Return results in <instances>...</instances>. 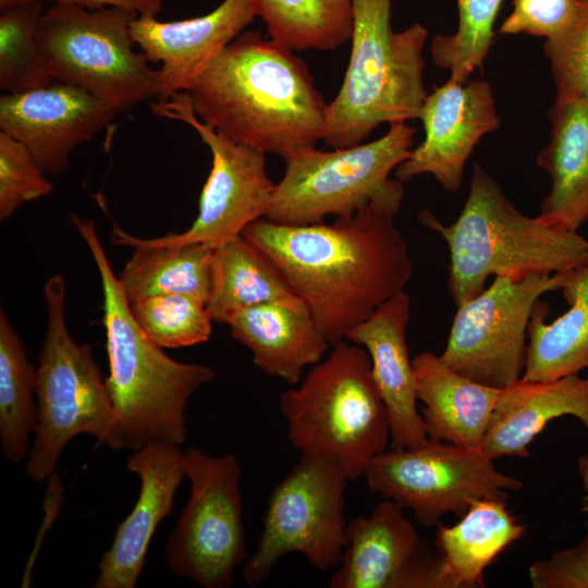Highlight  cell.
<instances>
[{
    "label": "cell",
    "instance_id": "1",
    "mask_svg": "<svg viewBox=\"0 0 588 588\" xmlns=\"http://www.w3.org/2000/svg\"><path fill=\"white\" fill-rule=\"evenodd\" d=\"M242 235L282 272L331 346L404 292L412 275L394 216L371 207L332 223L289 225L261 218Z\"/></svg>",
    "mask_w": 588,
    "mask_h": 588
},
{
    "label": "cell",
    "instance_id": "2",
    "mask_svg": "<svg viewBox=\"0 0 588 588\" xmlns=\"http://www.w3.org/2000/svg\"><path fill=\"white\" fill-rule=\"evenodd\" d=\"M187 93L201 121L266 155L286 160L326 135L328 105L308 65L255 30L218 53Z\"/></svg>",
    "mask_w": 588,
    "mask_h": 588
},
{
    "label": "cell",
    "instance_id": "3",
    "mask_svg": "<svg viewBox=\"0 0 588 588\" xmlns=\"http://www.w3.org/2000/svg\"><path fill=\"white\" fill-rule=\"evenodd\" d=\"M418 220L449 247V291L456 307L480 294L491 275L519 280L588 265L585 236L541 215L528 217L519 211L478 163L453 223H442L427 209L418 213Z\"/></svg>",
    "mask_w": 588,
    "mask_h": 588
},
{
    "label": "cell",
    "instance_id": "4",
    "mask_svg": "<svg viewBox=\"0 0 588 588\" xmlns=\"http://www.w3.org/2000/svg\"><path fill=\"white\" fill-rule=\"evenodd\" d=\"M86 243L102 289V323L110 372L106 379L124 446L138 450L155 442L181 444L186 438L185 408L191 395L216 377L200 364L169 357L135 321L118 277L91 220L71 215Z\"/></svg>",
    "mask_w": 588,
    "mask_h": 588
},
{
    "label": "cell",
    "instance_id": "5",
    "mask_svg": "<svg viewBox=\"0 0 588 588\" xmlns=\"http://www.w3.org/2000/svg\"><path fill=\"white\" fill-rule=\"evenodd\" d=\"M392 0H353L348 65L327 107L324 143L332 148L362 144L382 123L419 118L427 97L422 50L428 30L415 23L391 25Z\"/></svg>",
    "mask_w": 588,
    "mask_h": 588
},
{
    "label": "cell",
    "instance_id": "6",
    "mask_svg": "<svg viewBox=\"0 0 588 588\" xmlns=\"http://www.w3.org/2000/svg\"><path fill=\"white\" fill-rule=\"evenodd\" d=\"M280 409L292 445L334 460L350 481L363 476L389 443L388 413L369 355L345 340L311 367L298 388L281 394Z\"/></svg>",
    "mask_w": 588,
    "mask_h": 588
},
{
    "label": "cell",
    "instance_id": "7",
    "mask_svg": "<svg viewBox=\"0 0 588 588\" xmlns=\"http://www.w3.org/2000/svg\"><path fill=\"white\" fill-rule=\"evenodd\" d=\"M47 328L36 369L37 425L26 473L42 482L56 471L71 439L93 436L98 445L124 446L106 379L89 344H77L65 318L66 286L61 274L44 285Z\"/></svg>",
    "mask_w": 588,
    "mask_h": 588
},
{
    "label": "cell",
    "instance_id": "8",
    "mask_svg": "<svg viewBox=\"0 0 588 588\" xmlns=\"http://www.w3.org/2000/svg\"><path fill=\"white\" fill-rule=\"evenodd\" d=\"M415 132L407 122L394 123L373 142L331 151L315 147L284 160V173L274 186L266 218L305 225L370 207L395 217L404 187L390 173L409 157Z\"/></svg>",
    "mask_w": 588,
    "mask_h": 588
},
{
    "label": "cell",
    "instance_id": "9",
    "mask_svg": "<svg viewBox=\"0 0 588 588\" xmlns=\"http://www.w3.org/2000/svg\"><path fill=\"white\" fill-rule=\"evenodd\" d=\"M135 17L117 8L53 3L40 19L37 38L54 82L79 88L119 112L157 96L159 70L134 50Z\"/></svg>",
    "mask_w": 588,
    "mask_h": 588
},
{
    "label": "cell",
    "instance_id": "10",
    "mask_svg": "<svg viewBox=\"0 0 588 588\" xmlns=\"http://www.w3.org/2000/svg\"><path fill=\"white\" fill-rule=\"evenodd\" d=\"M350 481L334 460L302 453L270 493L264 528L242 576L262 584L289 553L302 554L318 571L338 567L346 546L344 492Z\"/></svg>",
    "mask_w": 588,
    "mask_h": 588
},
{
    "label": "cell",
    "instance_id": "11",
    "mask_svg": "<svg viewBox=\"0 0 588 588\" xmlns=\"http://www.w3.org/2000/svg\"><path fill=\"white\" fill-rule=\"evenodd\" d=\"M191 494L166 543L171 572L204 588H228L246 560L241 467L233 454L184 452Z\"/></svg>",
    "mask_w": 588,
    "mask_h": 588
},
{
    "label": "cell",
    "instance_id": "12",
    "mask_svg": "<svg viewBox=\"0 0 588 588\" xmlns=\"http://www.w3.org/2000/svg\"><path fill=\"white\" fill-rule=\"evenodd\" d=\"M364 476L369 489L409 509L418 523L432 527L442 516H463L475 501L505 499L523 482L503 474L481 448L428 439L413 449L378 454Z\"/></svg>",
    "mask_w": 588,
    "mask_h": 588
},
{
    "label": "cell",
    "instance_id": "13",
    "mask_svg": "<svg viewBox=\"0 0 588 588\" xmlns=\"http://www.w3.org/2000/svg\"><path fill=\"white\" fill-rule=\"evenodd\" d=\"M569 272L495 278L457 306L441 359L462 376L497 389L519 380L534 308L543 294L561 290Z\"/></svg>",
    "mask_w": 588,
    "mask_h": 588
},
{
    "label": "cell",
    "instance_id": "14",
    "mask_svg": "<svg viewBox=\"0 0 588 588\" xmlns=\"http://www.w3.org/2000/svg\"><path fill=\"white\" fill-rule=\"evenodd\" d=\"M155 115L180 121L199 135L209 147L212 161L203 186L198 213L182 233L139 238L144 244L176 246L203 243L217 247L242 235L247 225L266 218L275 184L267 172L266 154L235 143L194 112L187 91L150 103Z\"/></svg>",
    "mask_w": 588,
    "mask_h": 588
},
{
    "label": "cell",
    "instance_id": "15",
    "mask_svg": "<svg viewBox=\"0 0 588 588\" xmlns=\"http://www.w3.org/2000/svg\"><path fill=\"white\" fill-rule=\"evenodd\" d=\"M418 119L425 138L396 167L395 177L406 182L431 174L444 189L457 192L473 149L482 136L500 126L490 83L449 78L427 95Z\"/></svg>",
    "mask_w": 588,
    "mask_h": 588
},
{
    "label": "cell",
    "instance_id": "16",
    "mask_svg": "<svg viewBox=\"0 0 588 588\" xmlns=\"http://www.w3.org/2000/svg\"><path fill=\"white\" fill-rule=\"evenodd\" d=\"M120 113L112 105L66 84L0 97V130L22 143L45 173L61 174L71 152Z\"/></svg>",
    "mask_w": 588,
    "mask_h": 588
},
{
    "label": "cell",
    "instance_id": "17",
    "mask_svg": "<svg viewBox=\"0 0 588 588\" xmlns=\"http://www.w3.org/2000/svg\"><path fill=\"white\" fill-rule=\"evenodd\" d=\"M257 16L255 0H224L211 12L181 21L137 16L131 34L146 58L160 63L158 100L187 91L207 64Z\"/></svg>",
    "mask_w": 588,
    "mask_h": 588
},
{
    "label": "cell",
    "instance_id": "18",
    "mask_svg": "<svg viewBox=\"0 0 588 588\" xmlns=\"http://www.w3.org/2000/svg\"><path fill=\"white\" fill-rule=\"evenodd\" d=\"M126 468L138 476L139 494L99 562L93 588L135 587L152 535L161 520L171 514L175 491L185 477L184 452L177 444L150 443L135 450Z\"/></svg>",
    "mask_w": 588,
    "mask_h": 588
},
{
    "label": "cell",
    "instance_id": "19",
    "mask_svg": "<svg viewBox=\"0 0 588 588\" xmlns=\"http://www.w3.org/2000/svg\"><path fill=\"white\" fill-rule=\"evenodd\" d=\"M409 307L408 295L401 292L345 336V341L364 347L369 355L394 449L417 448L428 440L424 418L417 411L414 370L405 338Z\"/></svg>",
    "mask_w": 588,
    "mask_h": 588
},
{
    "label": "cell",
    "instance_id": "20",
    "mask_svg": "<svg viewBox=\"0 0 588 588\" xmlns=\"http://www.w3.org/2000/svg\"><path fill=\"white\" fill-rule=\"evenodd\" d=\"M266 375L296 384L305 367L331 346L302 299L274 302L233 314L225 323Z\"/></svg>",
    "mask_w": 588,
    "mask_h": 588
},
{
    "label": "cell",
    "instance_id": "21",
    "mask_svg": "<svg viewBox=\"0 0 588 588\" xmlns=\"http://www.w3.org/2000/svg\"><path fill=\"white\" fill-rule=\"evenodd\" d=\"M574 416L588 430V378L523 380L501 389L481 450L492 460L526 457L528 446L549 421Z\"/></svg>",
    "mask_w": 588,
    "mask_h": 588
},
{
    "label": "cell",
    "instance_id": "22",
    "mask_svg": "<svg viewBox=\"0 0 588 588\" xmlns=\"http://www.w3.org/2000/svg\"><path fill=\"white\" fill-rule=\"evenodd\" d=\"M412 364L428 439L481 446L501 389L462 376L431 352L419 353Z\"/></svg>",
    "mask_w": 588,
    "mask_h": 588
},
{
    "label": "cell",
    "instance_id": "23",
    "mask_svg": "<svg viewBox=\"0 0 588 588\" xmlns=\"http://www.w3.org/2000/svg\"><path fill=\"white\" fill-rule=\"evenodd\" d=\"M419 536L397 503L384 499L369 516L347 524L341 563L330 588H392L393 581L419 551Z\"/></svg>",
    "mask_w": 588,
    "mask_h": 588
},
{
    "label": "cell",
    "instance_id": "24",
    "mask_svg": "<svg viewBox=\"0 0 588 588\" xmlns=\"http://www.w3.org/2000/svg\"><path fill=\"white\" fill-rule=\"evenodd\" d=\"M551 138L537 164L551 177L540 213L571 230L588 221V100H555L549 111Z\"/></svg>",
    "mask_w": 588,
    "mask_h": 588
},
{
    "label": "cell",
    "instance_id": "25",
    "mask_svg": "<svg viewBox=\"0 0 588 588\" xmlns=\"http://www.w3.org/2000/svg\"><path fill=\"white\" fill-rule=\"evenodd\" d=\"M115 244L134 248L118 277L130 304L162 294H186L209 301L215 247L203 243L176 246L148 245L113 225Z\"/></svg>",
    "mask_w": 588,
    "mask_h": 588
},
{
    "label": "cell",
    "instance_id": "26",
    "mask_svg": "<svg viewBox=\"0 0 588 588\" xmlns=\"http://www.w3.org/2000/svg\"><path fill=\"white\" fill-rule=\"evenodd\" d=\"M569 308L546 322L547 306L537 303L527 330L523 380L551 381L588 369V265L569 272L561 289Z\"/></svg>",
    "mask_w": 588,
    "mask_h": 588
},
{
    "label": "cell",
    "instance_id": "27",
    "mask_svg": "<svg viewBox=\"0 0 588 588\" xmlns=\"http://www.w3.org/2000/svg\"><path fill=\"white\" fill-rule=\"evenodd\" d=\"M504 500L475 501L458 523L439 525L436 544L454 588L483 587L485 569L525 535L526 527L511 514Z\"/></svg>",
    "mask_w": 588,
    "mask_h": 588
},
{
    "label": "cell",
    "instance_id": "28",
    "mask_svg": "<svg viewBox=\"0 0 588 588\" xmlns=\"http://www.w3.org/2000/svg\"><path fill=\"white\" fill-rule=\"evenodd\" d=\"M301 299L277 266L243 235L215 247L212 286L207 309L226 323L238 310L274 302Z\"/></svg>",
    "mask_w": 588,
    "mask_h": 588
},
{
    "label": "cell",
    "instance_id": "29",
    "mask_svg": "<svg viewBox=\"0 0 588 588\" xmlns=\"http://www.w3.org/2000/svg\"><path fill=\"white\" fill-rule=\"evenodd\" d=\"M269 38L293 51L334 50L351 39L353 0H255Z\"/></svg>",
    "mask_w": 588,
    "mask_h": 588
},
{
    "label": "cell",
    "instance_id": "30",
    "mask_svg": "<svg viewBox=\"0 0 588 588\" xmlns=\"http://www.w3.org/2000/svg\"><path fill=\"white\" fill-rule=\"evenodd\" d=\"M36 369L3 310L0 313V445L4 458L20 463L37 425Z\"/></svg>",
    "mask_w": 588,
    "mask_h": 588
},
{
    "label": "cell",
    "instance_id": "31",
    "mask_svg": "<svg viewBox=\"0 0 588 588\" xmlns=\"http://www.w3.org/2000/svg\"><path fill=\"white\" fill-rule=\"evenodd\" d=\"M42 1L0 12V89L16 94L54 82L39 47Z\"/></svg>",
    "mask_w": 588,
    "mask_h": 588
},
{
    "label": "cell",
    "instance_id": "32",
    "mask_svg": "<svg viewBox=\"0 0 588 588\" xmlns=\"http://www.w3.org/2000/svg\"><path fill=\"white\" fill-rule=\"evenodd\" d=\"M503 0H456L458 25L452 35H437L430 47L433 62L449 70L450 78L465 83L482 69L494 42L493 24Z\"/></svg>",
    "mask_w": 588,
    "mask_h": 588
},
{
    "label": "cell",
    "instance_id": "33",
    "mask_svg": "<svg viewBox=\"0 0 588 588\" xmlns=\"http://www.w3.org/2000/svg\"><path fill=\"white\" fill-rule=\"evenodd\" d=\"M144 333L157 345L179 348L210 338L212 318L207 305L186 294H162L130 304Z\"/></svg>",
    "mask_w": 588,
    "mask_h": 588
},
{
    "label": "cell",
    "instance_id": "34",
    "mask_svg": "<svg viewBox=\"0 0 588 588\" xmlns=\"http://www.w3.org/2000/svg\"><path fill=\"white\" fill-rule=\"evenodd\" d=\"M543 51L550 61L555 100H588V0H579L572 22L546 39Z\"/></svg>",
    "mask_w": 588,
    "mask_h": 588
},
{
    "label": "cell",
    "instance_id": "35",
    "mask_svg": "<svg viewBox=\"0 0 588 588\" xmlns=\"http://www.w3.org/2000/svg\"><path fill=\"white\" fill-rule=\"evenodd\" d=\"M28 149L0 132V220L10 218L23 204L51 193L52 183L44 175Z\"/></svg>",
    "mask_w": 588,
    "mask_h": 588
},
{
    "label": "cell",
    "instance_id": "36",
    "mask_svg": "<svg viewBox=\"0 0 588 588\" xmlns=\"http://www.w3.org/2000/svg\"><path fill=\"white\" fill-rule=\"evenodd\" d=\"M513 10L499 28L500 34H527L550 38L574 19L579 0H512Z\"/></svg>",
    "mask_w": 588,
    "mask_h": 588
},
{
    "label": "cell",
    "instance_id": "37",
    "mask_svg": "<svg viewBox=\"0 0 588 588\" xmlns=\"http://www.w3.org/2000/svg\"><path fill=\"white\" fill-rule=\"evenodd\" d=\"M585 530L576 544L530 564L528 577L531 587L588 588V522Z\"/></svg>",
    "mask_w": 588,
    "mask_h": 588
},
{
    "label": "cell",
    "instance_id": "38",
    "mask_svg": "<svg viewBox=\"0 0 588 588\" xmlns=\"http://www.w3.org/2000/svg\"><path fill=\"white\" fill-rule=\"evenodd\" d=\"M53 3H64L87 10L117 8L136 14L137 16L156 17L162 10L161 0H42Z\"/></svg>",
    "mask_w": 588,
    "mask_h": 588
},
{
    "label": "cell",
    "instance_id": "39",
    "mask_svg": "<svg viewBox=\"0 0 588 588\" xmlns=\"http://www.w3.org/2000/svg\"><path fill=\"white\" fill-rule=\"evenodd\" d=\"M577 469L580 477L583 491L588 494V453L578 458Z\"/></svg>",
    "mask_w": 588,
    "mask_h": 588
},
{
    "label": "cell",
    "instance_id": "40",
    "mask_svg": "<svg viewBox=\"0 0 588 588\" xmlns=\"http://www.w3.org/2000/svg\"><path fill=\"white\" fill-rule=\"evenodd\" d=\"M42 0H0V12Z\"/></svg>",
    "mask_w": 588,
    "mask_h": 588
},
{
    "label": "cell",
    "instance_id": "41",
    "mask_svg": "<svg viewBox=\"0 0 588 588\" xmlns=\"http://www.w3.org/2000/svg\"><path fill=\"white\" fill-rule=\"evenodd\" d=\"M581 511L588 513V494L583 499Z\"/></svg>",
    "mask_w": 588,
    "mask_h": 588
}]
</instances>
